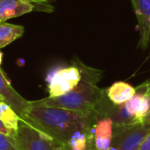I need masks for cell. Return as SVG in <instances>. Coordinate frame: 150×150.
<instances>
[{
  "label": "cell",
  "mask_w": 150,
  "mask_h": 150,
  "mask_svg": "<svg viewBox=\"0 0 150 150\" xmlns=\"http://www.w3.org/2000/svg\"><path fill=\"white\" fill-rule=\"evenodd\" d=\"M98 118L96 113L30 105L22 120L65 146L76 133L91 132Z\"/></svg>",
  "instance_id": "1"
},
{
  "label": "cell",
  "mask_w": 150,
  "mask_h": 150,
  "mask_svg": "<svg viewBox=\"0 0 150 150\" xmlns=\"http://www.w3.org/2000/svg\"><path fill=\"white\" fill-rule=\"evenodd\" d=\"M78 66L82 79L76 88L60 97L45 98L30 101V105L60 107L67 110L96 113L106 97L105 91L98 86L101 78V71L84 65L81 61L73 62Z\"/></svg>",
  "instance_id": "2"
},
{
  "label": "cell",
  "mask_w": 150,
  "mask_h": 150,
  "mask_svg": "<svg viewBox=\"0 0 150 150\" xmlns=\"http://www.w3.org/2000/svg\"><path fill=\"white\" fill-rule=\"evenodd\" d=\"M13 139L19 150H63L62 145L22 119Z\"/></svg>",
  "instance_id": "3"
},
{
  "label": "cell",
  "mask_w": 150,
  "mask_h": 150,
  "mask_svg": "<svg viewBox=\"0 0 150 150\" xmlns=\"http://www.w3.org/2000/svg\"><path fill=\"white\" fill-rule=\"evenodd\" d=\"M81 79L80 69L74 62L71 66L54 69L46 78L48 97L56 98L67 94L77 86Z\"/></svg>",
  "instance_id": "4"
},
{
  "label": "cell",
  "mask_w": 150,
  "mask_h": 150,
  "mask_svg": "<svg viewBox=\"0 0 150 150\" xmlns=\"http://www.w3.org/2000/svg\"><path fill=\"white\" fill-rule=\"evenodd\" d=\"M150 133V125L114 126L112 144L119 150H137Z\"/></svg>",
  "instance_id": "5"
},
{
  "label": "cell",
  "mask_w": 150,
  "mask_h": 150,
  "mask_svg": "<svg viewBox=\"0 0 150 150\" xmlns=\"http://www.w3.org/2000/svg\"><path fill=\"white\" fill-rule=\"evenodd\" d=\"M0 98L10 105L12 109L18 114L21 119H24L28 108L30 107V101L25 100L15 89L6 78L5 75L0 69Z\"/></svg>",
  "instance_id": "6"
},
{
  "label": "cell",
  "mask_w": 150,
  "mask_h": 150,
  "mask_svg": "<svg viewBox=\"0 0 150 150\" xmlns=\"http://www.w3.org/2000/svg\"><path fill=\"white\" fill-rule=\"evenodd\" d=\"M140 32V45L147 48L150 38V0H131Z\"/></svg>",
  "instance_id": "7"
},
{
  "label": "cell",
  "mask_w": 150,
  "mask_h": 150,
  "mask_svg": "<svg viewBox=\"0 0 150 150\" xmlns=\"http://www.w3.org/2000/svg\"><path fill=\"white\" fill-rule=\"evenodd\" d=\"M93 139L96 150H106L111 147L113 136V123L110 118H103L93 126Z\"/></svg>",
  "instance_id": "8"
},
{
  "label": "cell",
  "mask_w": 150,
  "mask_h": 150,
  "mask_svg": "<svg viewBox=\"0 0 150 150\" xmlns=\"http://www.w3.org/2000/svg\"><path fill=\"white\" fill-rule=\"evenodd\" d=\"M34 5L23 0H0V22L29 13Z\"/></svg>",
  "instance_id": "9"
},
{
  "label": "cell",
  "mask_w": 150,
  "mask_h": 150,
  "mask_svg": "<svg viewBox=\"0 0 150 150\" xmlns=\"http://www.w3.org/2000/svg\"><path fill=\"white\" fill-rule=\"evenodd\" d=\"M108 99L115 105H120L129 101L136 93L135 88L125 82H116L106 91Z\"/></svg>",
  "instance_id": "10"
},
{
  "label": "cell",
  "mask_w": 150,
  "mask_h": 150,
  "mask_svg": "<svg viewBox=\"0 0 150 150\" xmlns=\"http://www.w3.org/2000/svg\"><path fill=\"white\" fill-rule=\"evenodd\" d=\"M135 90H136L135 95L125 105L127 111L142 122L143 118L149 112V101L146 97V95L144 94V91L138 89Z\"/></svg>",
  "instance_id": "11"
},
{
  "label": "cell",
  "mask_w": 150,
  "mask_h": 150,
  "mask_svg": "<svg viewBox=\"0 0 150 150\" xmlns=\"http://www.w3.org/2000/svg\"><path fill=\"white\" fill-rule=\"evenodd\" d=\"M24 32L23 25L10 24L6 21L0 22V49L21 38Z\"/></svg>",
  "instance_id": "12"
},
{
  "label": "cell",
  "mask_w": 150,
  "mask_h": 150,
  "mask_svg": "<svg viewBox=\"0 0 150 150\" xmlns=\"http://www.w3.org/2000/svg\"><path fill=\"white\" fill-rule=\"evenodd\" d=\"M20 120L21 118L10 105L4 101H0V120L8 129L16 134Z\"/></svg>",
  "instance_id": "13"
},
{
  "label": "cell",
  "mask_w": 150,
  "mask_h": 150,
  "mask_svg": "<svg viewBox=\"0 0 150 150\" xmlns=\"http://www.w3.org/2000/svg\"><path fill=\"white\" fill-rule=\"evenodd\" d=\"M91 132H77L63 146V150H88L91 149Z\"/></svg>",
  "instance_id": "14"
},
{
  "label": "cell",
  "mask_w": 150,
  "mask_h": 150,
  "mask_svg": "<svg viewBox=\"0 0 150 150\" xmlns=\"http://www.w3.org/2000/svg\"><path fill=\"white\" fill-rule=\"evenodd\" d=\"M0 150H19L13 138L0 133Z\"/></svg>",
  "instance_id": "15"
},
{
  "label": "cell",
  "mask_w": 150,
  "mask_h": 150,
  "mask_svg": "<svg viewBox=\"0 0 150 150\" xmlns=\"http://www.w3.org/2000/svg\"><path fill=\"white\" fill-rule=\"evenodd\" d=\"M23 1H25V2H28V3H31V4L33 3V4H37L39 5H41L44 8H46L48 12L54 11V7L48 4L51 0H23Z\"/></svg>",
  "instance_id": "16"
},
{
  "label": "cell",
  "mask_w": 150,
  "mask_h": 150,
  "mask_svg": "<svg viewBox=\"0 0 150 150\" xmlns=\"http://www.w3.org/2000/svg\"><path fill=\"white\" fill-rule=\"evenodd\" d=\"M137 150H150V133L147 135V137L143 140L142 144L140 145Z\"/></svg>",
  "instance_id": "17"
},
{
  "label": "cell",
  "mask_w": 150,
  "mask_h": 150,
  "mask_svg": "<svg viewBox=\"0 0 150 150\" xmlns=\"http://www.w3.org/2000/svg\"><path fill=\"white\" fill-rule=\"evenodd\" d=\"M0 133L5 134V135H7V136H10V137H11V138H13L14 135H15V134H14L12 131H11L10 129H8V128L3 124V122H2L1 120H0Z\"/></svg>",
  "instance_id": "18"
},
{
  "label": "cell",
  "mask_w": 150,
  "mask_h": 150,
  "mask_svg": "<svg viewBox=\"0 0 150 150\" xmlns=\"http://www.w3.org/2000/svg\"><path fill=\"white\" fill-rule=\"evenodd\" d=\"M143 87H144V94L148 98L150 105V81L149 82L145 83H143Z\"/></svg>",
  "instance_id": "19"
},
{
  "label": "cell",
  "mask_w": 150,
  "mask_h": 150,
  "mask_svg": "<svg viewBox=\"0 0 150 150\" xmlns=\"http://www.w3.org/2000/svg\"><path fill=\"white\" fill-rule=\"evenodd\" d=\"M142 123L143 124H146V125H150V110L149 112L147 113V115L143 118Z\"/></svg>",
  "instance_id": "20"
},
{
  "label": "cell",
  "mask_w": 150,
  "mask_h": 150,
  "mask_svg": "<svg viewBox=\"0 0 150 150\" xmlns=\"http://www.w3.org/2000/svg\"><path fill=\"white\" fill-rule=\"evenodd\" d=\"M2 59H3V54L0 51V66H1V63H2Z\"/></svg>",
  "instance_id": "21"
},
{
  "label": "cell",
  "mask_w": 150,
  "mask_h": 150,
  "mask_svg": "<svg viewBox=\"0 0 150 150\" xmlns=\"http://www.w3.org/2000/svg\"><path fill=\"white\" fill-rule=\"evenodd\" d=\"M106 150H119V149H116V148H114V147H110V148H108Z\"/></svg>",
  "instance_id": "22"
},
{
  "label": "cell",
  "mask_w": 150,
  "mask_h": 150,
  "mask_svg": "<svg viewBox=\"0 0 150 150\" xmlns=\"http://www.w3.org/2000/svg\"><path fill=\"white\" fill-rule=\"evenodd\" d=\"M0 101H4V100H3V99H2V98H0Z\"/></svg>",
  "instance_id": "23"
},
{
  "label": "cell",
  "mask_w": 150,
  "mask_h": 150,
  "mask_svg": "<svg viewBox=\"0 0 150 150\" xmlns=\"http://www.w3.org/2000/svg\"><path fill=\"white\" fill-rule=\"evenodd\" d=\"M88 150H93V149H88Z\"/></svg>",
  "instance_id": "24"
}]
</instances>
